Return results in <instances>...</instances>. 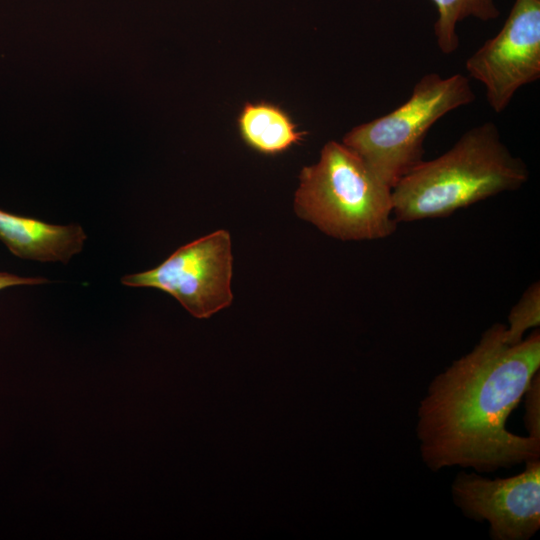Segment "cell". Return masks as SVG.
Instances as JSON below:
<instances>
[{
    "label": "cell",
    "instance_id": "12",
    "mask_svg": "<svg viewBox=\"0 0 540 540\" xmlns=\"http://www.w3.org/2000/svg\"><path fill=\"white\" fill-rule=\"evenodd\" d=\"M525 427L528 436L540 440V374L531 381L525 395Z\"/></svg>",
    "mask_w": 540,
    "mask_h": 540
},
{
    "label": "cell",
    "instance_id": "9",
    "mask_svg": "<svg viewBox=\"0 0 540 540\" xmlns=\"http://www.w3.org/2000/svg\"><path fill=\"white\" fill-rule=\"evenodd\" d=\"M237 123L246 145L265 155L285 152L305 135L284 110L263 101L245 103Z\"/></svg>",
    "mask_w": 540,
    "mask_h": 540
},
{
    "label": "cell",
    "instance_id": "10",
    "mask_svg": "<svg viewBox=\"0 0 540 540\" xmlns=\"http://www.w3.org/2000/svg\"><path fill=\"white\" fill-rule=\"evenodd\" d=\"M438 12L434 34L439 50L452 54L459 47L458 24L470 17L481 21L497 19L500 10L495 0H431Z\"/></svg>",
    "mask_w": 540,
    "mask_h": 540
},
{
    "label": "cell",
    "instance_id": "5",
    "mask_svg": "<svg viewBox=\"0 0 540 540\" xmlns=\"http://www.w3.org/2000/svg\"><path fill=\"white\" fill-rule=\"evenodd\" d=\"M232 260L230 235L217 230L178 248L157 267L126 275L121 282L162 290L194 317L209 318L232 302Z\"/></svg>",
    "mask_w": 540,
    "mask_h": 540
},
{
    "label": "cell",
    "instance_id": "8",
    "mask_svg": "<svg viewBox=\"0 0 540 540\" xmlns=\"http://www.w3.org/2000/svg\"><path fill=\"white\" fill-rule=\"evenodd\" d=\"M86 237L77 224L53 225L0 209V240L20 258L68 263L82 250Z\"/></svg>",
    "mask_w": 540,
    "mask_h": 540
},
{
    "label": "cell",
    "instance_id": "6",
    "mask_svg": "<svg viewBox=\"0 0 540 540\" xmlns=\"http://www.w3.org/2000/svg\"><path fill=\"white\" fill-rule=\"evenodd\" d=\"M468 76L485 88L500 113L516 92L540 78V0H515L500 31L466 61Z\"/></svg>",
    "mask_w": 540,
    "mask_h": 540
},
{
    "label": "cell",
    "instance_id": "13",
    "mask_svg": "<svg viewBox=\"0 0 540 540\" xmlns=\"http://www.w3.org/2000/svg\"><path fill=\"white\" fill-rule=\"evenodd\" d=\"M49 281L42 277H19L7 272H0V290L17 285H38L48 283Z\"/></svg>",
    "mask_w": 540,
    "mask_h": 540
},
{
    "label": "cell",
    "instance_id": "11",
    "mask_svg": "<svg viewBox=\"0 0 540 540\" xmlns=\"http://www.w3.org/2000/svg\"><path fill=\"white\" fill-rule=\"evenodd\" d=\"M540 324V286L535 282L522 294L520 300L513 306L505 325V337L509 343H517L531 328Z\"/></svg>",
    "mask_w": 540,
    "mask_h": 540
},
{
    "label": "cell",
    "instance_id": "2",
    "mask_svg": "<svg viewBox=\"0 0 540 540\" xmlns=\"http://www.w3.org/2000/svg\"><path fill=\"white\" fill-rule=\"evenodd\" d=\"M529 178L524 161L501 139L497 125L484 122L464 132L442 155L423 160L392 189L397 222L447 217Z\"/></svg>",
    "mask_w": 540,
    "mask_h": 540
},
{
    "label": "cell",
    "instance_id": "7",
    "mask_svg": "<svg viewBox=\"0 0 540 540\" xmlns=\"http://www.w3.org/2000/svg\"><path fill=\"white\" fill-rule=\"evenodd\" d=\"M451 492L464 515L489 523L494 540H528L540 528V458L526 461L521 473L506 478L460 472Z\"/></svg>",
    "mask_w": 540,
    "mask_h": 540
},
{
    "label": "cell",
    "instance_id": "3",
    "mask_svg": "<svg viewBox=\"0 0 540 540\" xmlns=\"http://www.w3.org/2000/svg\"><path fill=\"white\" fill-rule=\"evenodd\" d=\"M299 180L294 210L326 235L361 241L395 232L392 188L342 142H327Z\"/></svg>",
    "mask_w": 540,
    "mask_h": 540
},
{
    "label": "cell",
    "instance_id": "4",
    "mask_svg": "<svg viewBox=\"0 0 540 540\" xmlns=\"http://www.w3.org/2000/svg\"><path fill=\"white\" fill-rule=\"evenodd\" d=\"M475 94L469 78L456 73L422 76L410 97L388 114L351 129L342 143L357 153L392 189L422 162L430 128L446 114L469 105Z\"/></svg>",
    "mask_w": 540,
    "mask_h": 540
},
{
    "label": "cell",
    "instance_id": "1",
    "mask_svg": "<svg viewBox=\"0 0 540 540\" xmlns=\"http://www.w3.org/2000/svg\"><path fill=\"white\" fill-rule=\"evenodd\" d=\"M540 368V333L517 343L505 325L488 328L474 348L429 384L417 412L416 435L432 470L460 466L493 472L540 458V440L506 428Z\"/></svg>",
    "mask_w": 540,
    "mask_h": 540
}]
</instances>
